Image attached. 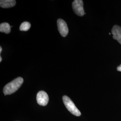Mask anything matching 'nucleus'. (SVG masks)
<instances>
[{
  "instance_id": "nucleus-1",
  "label": "nucleus",
  "mask_w": 121,
  "mask_h": 121,
  "mask_svg": "<svg viewBox=\"0 0 121 121\" xmlns=\"http://www.w3.org/2000/svg\"><path fill=\"white\" fill-rule=\"evenodd\" d=\"M23 82L22 77H17L7 84L4 87L3 92L5 95H10L17 91Z\"/></svg>"
},
{
  "instance_id": "nucleus-2",
  "label": "nucleus",
  "mask_w": 121,
  "mask_h": 121,
  "mask_svg": "<svg viewBox=\"0 0 121 121\" xmlns=\"http://www.w3.org/2000/svg\"><path fill=\"white\" fill-rule=\"evenodd\" d=\"M62 99L65 107L72 114L76 116H80L81 115V112L68 96L64 95L62 97Z\"/></svg>"
},
{
  "instance_id": "nucleus-3",
  "label": "nucleus",
  "mask_w": 121,
  "mask_h": 121,
  "mask_svg": "<svg viewBox=\"0 0 121 121\" xmlns=\"http://www.w3.org/2000/svg\"><path fill=\"white\" fill-rule=\"evenodd\" d=\"M72 8L74 13L79 16H82L85 13L83 9V3L82 0H75L72 3Z\"/></svg>"
},
{
  "instance_id": "nucleus-4",
  "label": "nucleus",
  "mask_w": 121,
  "mask_h": 121,
  "mask_svg": "<svg viewBox=\"0 0 121 121\" xmlns=\"http://www.w3.org/2000/svg\"><path fill=\"white\" fill-rule=\"evenodd\" d=\"M57 25L58 30L60 35L63 37H65L69 32L66 22L62 19H58L57 21Z\"/></svg>"
},
{
  "instance_id": "nucleus-5",
  "label": "nucleus",
  "mask_w": 121,
  "mask_h": 121,
  "mask_svg": "<svg viewBox=\"0 0 121 121\" xmlns=\"http://www.w3.org/2000/svg\"><path fill=\"white\" fill-rule=\"evenodd\" d=\"M36 100L39 105L44 106L48 104L49 97L46 92L44 91H39L37 94Z\"/></svg>"
},
{
  "instance_id": "nucleus-6",
  "label": "nucleus",
  "mask_w": 121,
  "mask_h": 121,
  "mask_svg": "<svg viewBox=\"0 0 121 121\" xmlns=\"http://www.w3.org/2000/svg\"><path fill=\"white\" fill-rule=\"evenodd\" d=\"M113 38L117 40L121 44V27L118 25H115L111 30Z\"/></svg>"
},
{
  "instance_id": "nucleus-7",
  "label": "nucleus",
  "mask_w": 121,
  "mask_h": 121,
  "mask_svg": "<svg viewBox=\"0 0 121 121\" xmlns=\"http://www.w3.org/2000/svg\"><path fill=\"white\" fill-rule=\"evenodd\" d=\"M16 4L14 0H1L0 1V6L4 8L12 7Z\"/></svg>"
},
{
  "instance_id": "nucleus-8",
  "label": "nucleus",
  "mask_w": 121,
  "mask_h": 121,
  "mask_svg": "<svg viewBox=\"0 0 121 121\" xmlns=\"http://www.w3.org/2000/svg\"><path fill=\"white\" fill-rule=\"evenodd\" d=\"M11 27L7 22H3L0 24V31L4 32L5 34H8L11 31Z\"/></svg>"
},
{
  "instance_id": "nucleus-9",
  "label": "nucleus",
  "mask_w": 121,
  "mask_h": 121,
  "mask_svg": "<svg viewBox=\"0 0 121 121\" xmlns=\"http://www.w3.org/2000/svg\"><path fill=\"white\" fill-rule=\"evenodd\" d=\"M30 24L28 22H24L20 26V30L21 31H27L30 27Z\"/></svg>"
},
{
  "instance_id": "nucleus-10",
  "label": "nucleus",
  "mask_w": 121,
  "mask_h": 121,
  "mask_svg": "<svg viewBox=\"0 0 121 121\" xmlns=\"http://www.w3.org/2000/svg\"><path fill=\"white\" fill-rule=\"evenodd\" d=\"M117 70L121 72V64L117 67Z\"/></svg>"
},
{
  "instance_id": "nucleus-11",
  "label": "nucleus",
  "mask_w": 121,
  "mask_h": 121,
  "mask_svg": "<svg viewBox=\"0 0 121 121\" xmlns=\"http://www.w3.org/2000/svg\"><path fill=\"white\" fill-rule=\"evenodd\" d=\"M2 49L1 47L0 46V53H1V51H2Z\"/></svg>"
},
{
  "instance_id": "nucleus-12",
  "label": "nucleus",
  "mask_w": 121,
  "mask_h": 121,
  "mask_svg": "<svg viewBox=\"0 0 121 121\" xmlns=\"http://www.w3.org/2000/svg\"><path fill=\"white\" fill-rule=\"evenodd\" d=\"M1 60H2V57H1V56H0V62H1Z\"/></svg>"
}]
</instances>
